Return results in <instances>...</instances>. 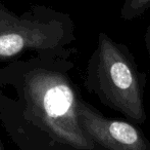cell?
Instances as JSON below:
<instances>
[{"instance_id":"obj_5","label":"cell","mask_w":150,"mask_h":150,"mask_svg":"<svg viewBox=\"0 0 150 150\" xmlns=\"http://www.w3.org/2000/svg\"><path fill=\"white\" fill-rule=\"evenodd\" d=\"M150 9V0H125L120 9V19L132 21L141 18Z\"/></svg>"},{"instance_id":"obj_2","label":"cell","mask_w":150,"mask_h":150,"mask_svg":"<svg viewBox=\"0 0 150 150\" xmlns=\"http://www.w3.org/2000/svg\"><path fill=\"white\" fill-rule=\"evenodd\" d=\"M27 100L36 123L55 143L69 150H96L79 119V99L65 76L39 71L27 84Z\"/></svg>"},{"instance_id":"obj_4","label":"cell","mask_w":150,"mask_h":150,"mask_svg":"<svg viewBox=\"0 0 150 150\" xmlns=\"http://www.w3.org/2000/svg\"><path fill=\"white\" fill-rule=\"evenodd\" d=\"M61 36L62 31L54 32L47 25L20 21L0 12V58L13 57L26 48L52 46Z\"/></svg>"},{"instance_id":"obj_6","label":"cell","mask_w":150,"mask_h":150,"mask_svg":"<svg viewBox=\"0 0 150 150\" xmlns=\"http://www.w3.org/2000/svg\"><path fill=\"white\" fill-rule=\"evenodd\" d=\"M144 42H145V47H146L147 54H148L150 58V26L147 27L146 29V32H145V36H144Z\"/></svg>"},{"instance_id":"obj_1","label":"cell","mask_w":150,"mask_h":150,"mask_svg":"<svg viewBox=\"0 0 150 150\" xmlns=\"http://www.w3.org/2000/svg\"><path fill=\"white\" fill-rule=\"evenodd\" d=\"M144 77L126 45L104 32L91 57L87 84L100 102L135 123L146 120Z\"/></svg>"},{"instance_id":"obj_7","label":"cell","mask_w":150,"mask_h":150,"mask_svg":"<svg viewBox=\"0 0 150 150\" xmlns=\"http://www.w3.org/2000/svg\"><path fill=\"white\" fill-rule=\"evenodd\" d=\"M0 150H5V149H4V147H3V145H2L1 141H0Z\"/></svg>"},{"instance_id":"obj_3","label":"cell","mask_w":150,"mask_h":150,"mask_svg":"<svg viewBox=\"0 0 150 150\" xmlns=\"http://www.w3.org/2000/svg\"><path fill=\"white\" fill-rule=\"evenodd\" d=\"M78 113L87 136L103 150H150V143L135 124L106 117L82 100Z\"/></svg>"}]
</instances>
